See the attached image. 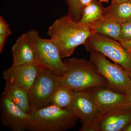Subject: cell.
<instances>
[{
    "label": "cell",
    "mask_w": 131,
    "mask_h": 131,
    "mask_svg": "<svg viewBox=\"0 0 131 131\" xmlns=\"http://www.w3.org/2000/svg\"><path fill=\"white\" fill-rule=\"evenodd\" d=\"M96 33L112 38L119 42L121 25L104 16L91 24Z\"/></svg>",
    "instance_id": "2e32d148"
},
{
    "label": "cell",
    "mask_w": 131,
    "mask_h": 131,
    "mask_svg": "<svg viewBox=\"0 0 131 131\" xmlns=\"http://www.w3.org/2000/svg\"><path fill=\"white\" fill-rule=\"evenodd\" d=\"M72 104L68 109L72 111L81 122L79 131H95L93 124L97 113L96 104L91 89L74 92Z\"/></svg>",
    "instance_id": "9c48e42d"
},
{
    "label": "cell",
    "mask_w": 131,
    "mask_h": 131,
    "mask_svg": "<svg viewBox=\"0 0 131 131\" xmlns=\"http://www.w3.org/2000/svg\"><path fill=\"white\" fill-rule=\"evenodd\" d=\"M58 75L40 68L38 74L29 90L31 111L51 105L53 95L59 86Z\"/></svg>",
    "instance_id": "52a82bcc"
},
{
    "label": "cell",
    "mask_w": 131,
    "mask_h": 131,
    "mask_svg": "<svg viewBox=\"0 0 131 131\" xmlns=\"http://www.w3.org/2000/svg\"><path fill=\"white\" fill-rule=\"evenodd\" d=\"M128 73H129V76H130V78L131 80V71H130V72H128Z\"/></svg>",
    "instance_id": "f1b7e54d"
},
{
    "label": "cell",
    "mask_w": 131,
    "mask_h": 131,
    "mask_svg": "<svg viewBox=\"0 0 131 131\" xmlns=\"http://www.w3.org/2000/svg\"><path fill=\"white\" fill-rule=\"evenodd\" d=\"M63 62L67 71L63 76L59 77V86L74 92L108 86L106 80L98 73L91 61L70 58L65 59Z\"/></svg>",
    "instance_id": "7a4b0ae2"
},
{
    "label": "cell",
    "mask_w": 131,
    "mask_h": 131,
    "mask_svg": "<svg viewBox=\"0 0 131 131\" xmlns=\"http://www.w3.org/2000/svg\"><path fill=\"white\" fill-rule=\"evenodd\" d=\"M69 7V14L74 20L79 21L81 17L82 13L79 7L78 0H66Z\"/></svg>",
    "instance_id": "d6986e66"
},
{
    "label": "cell",
    "mask_w": 131,
    "mask_h": 131,
    "mask_svg": "<svg viewBox=\"0 0 131 131\" xmlns=\"http://www.w3.org/2000/svg\"><path fill=\"white\" fill-rule=\"evenodd\" d=\"M28 130L64 131L75 126L78 118L70 110L51 104L31 110Z\"/></svg>",
    "instance_id": "3957f363"
},
{
    "label": "cell",
    "mask_w": 131,
    "mask_h": 131,
    "mask_svg": "<svg viewBox=\"0 0 131 131\" xmlns=\"http://www.w3.org/2000/svg\"><path fill=\"white\" fill-rule=\"evenodd\" d=\"M26 33L34 50L35 63L40 68L51 71L58 76H63L67 72V67L54 41L50 38L40 37L35 30Z\"/></svg>",
    "instance_id": "277c9868"
},
{
    "label": "cell",
    "mask_w": 131,
    "mask_h": 131,
    "mask_svg": "<svg viewBox=\"0 0 131 131\" xmlns=\"http://www.w3.org/2000/svg\"><path fill=\"white\" fill-rule=\"evenodd\" d=\"M12 66L35 63L34 50L26 33L17 39L12 47Z\"/></svg>",
    "instance_id": "4fadbf2b"
},
{
    "label": "cell",
    "mask_w": 131,
    "mask_h": 131,
    "mask_svg": "<svg viewBox=\"0 0 131 131\" xmlns=\"http://www.w3.org/2000/svg\"><path fill=\"white\" fill-rule=\"evenodd\" d=\"M2 94L10 99L25 112L30 113L31 108L28 91L16 85L6 83Z\"/></svg>",
    "instance_id": "5bb4252c"
},
{
    "label": "cell",
    "mask_w": 131,
    "mask_h": 131,
    "mask_svg": "<svg viewBox=\"0 0 131 131\" xmlns=\"http://www.w3.org/2000/svg\"><path fill=\"white\" fill-rule=\"evenodd\" d=\"M73 98V91L59 86L53 95L51 104L61 108L68 109L72 104Z\"/></svg>",
    "instance_id": "ac0fdd59"
},
{
    "label": "cell",
    "mask_w": 131,
    "mask_h": 131,
    "mask_svg": "<svg viewBox=\"0 0 131 131\" xmlns=\"http://www.w3.org/2000/svg\"><path fill=\"white\" fill-rule=\"evenodd\" d=\"M131 121V107L127 103L96 113L95 131H124Z\"/></svg>",
    "instance_id": "ba28073f"
},
{
    "label": "cell",
    "mask_w": 131,
    "mask_h": 131,
    "mask_svg": "<svg viewBox=\"0 0 131 131\" xmlns=\"http://www.w3.org/2000/svg\"><path fill=\"white\" fill-rule=\"evenodd\" d=\"M93 0H78L79 7L81 11H82L83 9L85 7L89 5Z\"/></svg>",
    "instance_id": "7402d4cb"
},
{
    "label": "cell",
    "mask_w": 131,
    "mask_h": 131,
    "mask_svg": "<svg viewBox=\"0 0 131 131\" xmlns=\"http://www.w3.org/2000/svg\"><path fill=\"white\" fill-rule=\"evenodd\" d=\"M131 41V20L121 25L120 42Z\"/></svg>",
    "instance_id": "ffe728a7"
},
{
    "label": "cell",
    "mask_w": 131,
    "mask_h": 131,
    "mask_svg": "<svg viewBox=\"0 0 131 131\" xmlns=\"http://www.w3.org/2000/svg\"><path fill=\"white\" fill-rule=\"evenodd\" d=\"M126 101L131 107V90L126 94Z\"/></svg>",
    "instance_id": "d4e9b609"
},
{
    "label": "cell",
    "mask_w": 131,
    "mask_h": 131,
    "mask_svg": "<svg viewBox=\"0 0 131 131\" xmlns=\"http://www.w3.org/2000/svg\"><path fill=\"white\" fill-rule=\"evenodd\" d=\"M84 45L88 51L99 52L128 72L131 71V54L118 41L107 36L95 33L88 39Z\"/></svg>",
    "instance_id": "5b68a950"
},
{
    "label": "cell",
    "mask_w": 131,
    "mask_h": 131,
    "mask_svg": "<svg viewBox=\"0 0 131 131\" xmlns=\"http://www.w3.org/2000/svg\"><path fill=\"white\" fill-rule=\"evenodd\" d=\"M123 46L126 49L131 50V41L120 42Z\"/></svg>",
    "instance_id": "cb8c5ba5"
},
{
    "label": "cell",
    "mask_w": 131,
    "mask_h": 131,
    "mask_svg": "<svg viewBox=\"0 0 131 131\" xmlns=\"http://www.w3.org/2000/svg\"><path fill=\"white\" fill-rule=\"evenodd\" d=\"M97 113L107 111L126 103V94L115 91L108 86L91 89Z\"/></svg>",
    "instance_id": "7c38bea8"
},
{
    "label": "cell",
    "mask_w": 131,
    "mask_h": 131,
    "mask_svg": "<svg viewBox=\"0 0 131 131\" xmlns=\"http://www.w3.org/2000/svg\"><path fill=\"white\" fill-rule=\"evenodd\" d=\"M8 37L5 35H0V52L2 51L6 40Z\"/></svg>",
    "instance_id": "603a6c76"
},
{
    "label": "cell",
    "mask_w": 131,
    "mask_h": 131,
    "mask_svg": "<svg viewBox=\"0 0 131 131\" xmlns=\"http://www.w3.org/2000/svg\"><path fill=\"white\" fill-rule=\"evenodd\" d=\"M129 0H112L111 3H121L125 2Z\"/></svg>",
    "instance_id": "484cf974"
},
{
    "label": "cell",
    "mask_w": 131,
    "mask_h": 131,
    "mask_svg": "<svg viewBox=\"0 0 131 131\" xmlns=\"http://www.w3.org/2000/svg\"><path fill=\"white\" fill-rule=\"evenodd\" d=\"M131 54V49H126Z\"/></svg>",
    "instance_id": "f546056e"
},
{
    "label": "cell",
    "mask_w": 131,
    "mask_h": 131,
    "mask_svg": "<svg viewBox=\"0 0 131 131\" xmlns=\"http://www.w3.org/2000/svg\"><path fill=\"white\" fill-rule=\"evenodd\" d=\"M36 63L11 66L3 72L6 84L16 85L29 91L40 70Z\"/></svg>",
    "instance_id": "8fae6325"
},
{
    "label": "cell",
    "mask_w": 131,
    "mask_h": 131,
    "mask_svg": "<svg viewBox=\"0 0 131 131\" xmlns=\"http://www.w3.org/2000/svg\"><path fill=\"white\" fill-rule=\"evenodd\" d=\"M90 61L97 71L115 91L126 94L131 90V80L127 71L116 63H112L102 54L91 52Z\"/></svg>",
    "instance_id": "8992f818"
},
{
    "label": "cell",
    "mask_w": 131,
    "mask_h": 131,
    "mask_svg": "<svg viewBox=\"0 0 131 131\" xmlns=\"http://www.w3.org/2000/svg\"><path fill=\"white\" fill-rule=\"evenodd\" d=\"M101 2H105L108 3L109 2V0H99Z\"/></svg>",
    "instance_id": "83f0119b"
},
{
    "label": "cell",
    "mask_w": 131,
    "mask_h": 131,
    "mask_svg": "<svg viewBox=\"0 0 131 131\" xmlns=\"http://www.w3.org/2000/svg\"><path fill=\"white\" fill-rule=\"evenodd\" d=\"M129 1H130L131 2V0H129Z\"/></svg>",
    "instance_id": "4dcf8cb0"
},
{
    "label": "cell",
    "mask_w": 131,
    "mask_h": 131,
    "mask_svg": "<svg viewBox=\"0 0 131 131\" xmlns=\"http://www.w3.org/2000/svg\"><path fill=\"white\" fill-rule=\"evenodd\" d=\"M0 101L2 125L13 131L28 130L30 114L25 112L3 94Z\"/></svg>",
    "instance_id": "30bf717a"
},
{
    "label": "cell",
    "mask_w": 131,
    "mask_h": 131,
    "mask_svg": "<svg viewBox=\"0 0 131 131\" xmlns=\"http://www.w3.org/2000/svg\"><path fill=\"white\" fill-rule=\"evenodd\" d=\"M104 16L118 24L131 20V2L130 1L119 3H111L104 8Z\"/></svg>",
    "instance_id": "9a60e30c"
},
{
    "label": "cell",
    "mask_w": 131,
    "mask_h": 131,
    "mask_svg": "<svg viewBox=\"0 0 131 131\" xmlns=\"http://www.w3.org/2000/svg\"><path fill=\"white\" fill-rule=\"evenodd\" d=\"M95 33L91 24H82L68 15L57 19L47 32L57 46L62 59L71 56L78 46L84 45Z\"/></svg>",
    "instance_id": "6da1fadb"
},
{
    "label": "cell",
    "mask_w": 131,
    "mask_h": 131,
    "mask_svg": "<svg viewBox=\"0 0 131 131\" xmlns=\"http://www.w3.org/2000/svg\"><path fill=\"white\" fill-rule=\"evenodd\" d=\"M12 34L9 25L2 16H0V35L8 37Z\"/></svg>",
    "instance_id": "44dd1931"
},
{
    "label": "cell",
    "mask_w": 131,
    "mask_h": 131,
    "mask_svg": "<svg viewBox=\"0 0 131 131\" xmlns=\"http://www.w3.org/2000/svg\"><path fill=\"white\" fill-rule=\"evenodd\" d=\"M104 8L100 1L93 0L83 9L81 17L78 21L84 25L93 24L103 17Z\"/></svg>",
    "instance_id": "e0dca14e"
},
{
    "label": "cell",
    "mask_w": 131,
    "mask_h": 131,
    "mask_svg": "<svg viewBox=\"0 0 131 131\" xmlns=\"http://www.w3.org/2000/svg\"><path fill=\"white\" fill-rule=\"evenodd\" d=\"M124 131H131V121Z\"/></svg>",
    "instance_id": "4316f807"
}]
</instances>
